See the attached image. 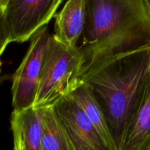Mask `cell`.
I'll list each match as a JSON object with an SVG mask.
<instances>
[{
    "mask_svg": "<svg viewBox=\"0 0 150 150\" xmlns=\"http://www.w3.org/2000/svg\"><path fill=\"white\" fill-rule=\"evenodd\" d=\"M63 0H9L0 10V54L11 42L29 40L55 16Z\"/></svg>",
    "mask_w": 150,
    "mask_h": 150,
    "instance_id": "4",
    "label": "cell"
},
{
    "mask_svg": "<svg viewBox=\"0 0 150 150\" xmlns=\"http://www.w3.org/2000/svg\"><path fill=\"white\" fill-rule=\"evenodd\" d=\"M69 95L81 107L106 142L117 150L110 133L105 114L90 88L81 81L79 86Z\"/></svg>",
    "mask_w": 150,
    "mask_h": 150,
    "instance_id": "10",
    "label": "cell"
},
{
    "mask_svg": "<svg viewBox=\"0 0 150 150\" xmlns=\"http://www.w3.org/2000/svg\"><path fill=\"white\" fill-rule=\"evenodd\" d=\"M86 1V24L78 45L84 60L81 76L114 57L150 46L146 0Z\"/></svg>",
    "mask_w": 150,
    "mask_h": 150,
    "instance_id": "1",
    "label": "cell"
},
{
    "mask_svg": "<svg viewBox=\"0 0 150 150\" xmlns=\"http://www.w3.org/2000/svg\"><path fill=\"white\" fill-rule=\"evenodd\" d=\"M84 60L78 46L66 45L51 35L42 61L34 107L55 105L81 82Z\"/></svg>",
    "mask_w": 150,
    "mask_h": 150,
    "instance_id": "3",
    "label": "cell"
},
{
    "mask_svg": "<svg viewBox=\"0 0 150 150\" xmlns=\"http://www.w3.org/2000/svg\"><path fill=\"white\" fill-rule=\"evenodd\" d=\"M86 0H68L54 16L56 38L66 45L77 46L86 24Z\"/></svg>",
    "mask_w": 150,
    "mask_h": 150,
    "instance_id": "8",
    "label": "cell"
},
{
    "mask_svg": "<svg viewBox=\"0 0 150 150\" xmlns=\"http://www.w3.org/2000/svg\"><path fill=\"white\" fill-rule=\"evenodd\" d=\"M149 73L150 46L107 60L81 78L105 114L117 150L139 108Z\"/></svg>",
    "mask_w": 150,
    "mask_h": 150,
    "instance_id": "2",
    "label": "cell"
},
{
    "mask_svg": "<svg viewBox=\"0 0 150 150\" xmlns=\"http://www.w3.org/2000/svg\"><path fill=\"white\" fill-rule=\"evenodd\" d=\"M146 4H147L148 7H149V11H150V0H146Z\"/></svg>",
    "mask_w": 150,
    "mask_h": 150,
    "instance_id": "13",
    "label": "cell"
},
{
    "mask_svg": "<svg viewBox=\"0 0 150 150\" xmlns=\"http://www.w3.org/2000/svg\"><path fill=\"white\" fill-rule=\"evenodd\" d=\"M51 35L45 26L31 38L27 52L13 76L11 92L13 110L21 111L34 106L43 57Z\"/></svg>",
    "mask_w": 150,
    "mask_h": 150,
    "instance_id": "5",
    "label": "cell"
},
{
    "mask_svg": "<svg viewBox=\"0 0 150 150\" xmlns=\"http://www.w3.org/2000/svg\"><path fill=\"white\" fill-rule=\"evenodd\" d=\"M76 150H116L76 100L68 95L54 105Z\"/></svg>",
    "mask_w": 150,
    "mask_h": 150,
    "instance_id": "6",
    "label": "cell"
},
{
    "mask_svg": "<svg viewBox=\"0 0 150 150\" xmlns=\"http://www.w3.org/2000/svg\"><path fill=\"white\" fill-rule=\"evenodd\" d=\"M147 150H150V146H149V149H148Z\"/></svg>",
    "mask_w": 150,
    "mask_h": 150,
    "instance_id": "14",
    "label": "cell"
},
{
    "mask_svg": "<svg viewBox=\"0 0 150 150\" xmlns=\"http://www.w3.org/2000/svg\"><path fill=\"white\" fill-rule=\"evenodd\" d=\"M45 108L35 107L13 110L10 125L13 150H42V120Z\"/></svg>",
    "mask_w": 150,
    "mask_h": 150,
    "instance_id": "7",
    "label": "cell"
},
{
    "mask_svg": "<svg viewBox=\"0 0 150 150\" xmlns=\"http://www.w3.org/2000/svg\"><path fill=\"white\" fill-rule=\"evenodd\" d=\"M42 150H76L54 106L44 113Z\"/></svg>",
    "mask_w": 150,
    "mask_h": 150,
    "instance_id": "11",
    "label": "cell"
},
{
    "mask_svg": "<svg viewBox=\"0 0 150 150\" xmlns=\"http://www.w3.org/2000/svg\"><path fill=\"white\" fill-rule=\"evenodd\" d=\"M8 1L9 0H0V10H1L5 7V5L8 2Z\"/></svg>",
    "mask_w": 150,
    "mask_h": 150,
    "instance_id": "12",
    "label": "cell"
},
{
    "mask_svg": "<svg viewBox=\"0 0 150 150\" xmlns=\"http://www.w3.org/2000/svg\"><path fill=\"white\" fill-rule=\"evenodd\" d=\"M150 146V73L139 108L120 150H147Z\"/></svg>",
    "mask_w": 150,
    "mask_h": 150,
    "instance_id": "9",
    "label": "cell"
}]
</instances>
